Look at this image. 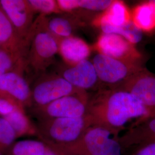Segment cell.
<instances>
[{
  "label": "cell",
  "instance_id": "7402d4cb",
  "mask_svg": "<svg viewBox=\"0 0 155 155\" xmlns=\"http://www.w3.org/2000/svg\"><path fill=\"white\" fill-rule=\"evenodd\" d=\"M99 28L102 31V33L118 35L135 45L143 38V33L135 26L132 20L122 27H113L104 25L100 26Z\"/></svg>",
  "mask_w": 155,
  "mask_h": 155
},
{
  "label": "cell",
  "instance_id": "ffe728a7",
  "mask_svg": "<svg viewBox=\"0 0 155 155\" xmlns=\"http://www.w3.org/2000/svg\"><path fill=\"white\" fill-rule=\"evenodd\" d=\"M25 55L23 54L0 50V77L6 73L13 71L25 74Z\"/></svg>",
  "mask_w": 155,
  "mask_h": 155
},
{
  "label": "cell",
  "instance_id": "4fadbf2b",
  "mask_svg": "<svg viewBox=\"0 0 155 155\" xmlns=\"http://www.w3.org/2000/svg\"><path fill=\"white\" fill-rule=\"evenodd\" d=\"M25 74L9 72L0 77V91L11 96L25 109L32 106V90Z\"/></svg>",
  "mask_w": 155,
  "mask_h": 155
},
{
  "label": "cell",
  "instance_id": "44dd1931",
  "mask_svg": "<svg viewBox=\"0 0 155 155\" xmlns=\"http://www.w3.org/2000/svg\"><path fill=\"white\" fill-rule=\"evenodd\" d=\"M48 145L40 140L27 139L16 141L6 155H45Z\"/></svg>",
  "mask_w": 155,
  "mask_h": 155
},
{
  "label": "cell",
  "instance_id": "8fae6325",
  "mask_svg": "<svg viewBox=\"0 0 155 155\" xmlns=\"http://www.w3.org/2000/svg\"><path fill=\"white\" fill-rule=\"evenodd\" d=\"M0 6L19 37L26 42L36 15L28 0H0Z\"/></svg>",
  "mask_w": 155,
  "mask_h": 155
},
{
  "label": "cell",
  "instance_id": "4316f807",
  "mask_svg": "<svg viewBox=\"0 0 155 155\" xmlns=\"http://www.w3.org/2000/svg\"><path fill=\"white\" fill-rule=\"evenodd\" d=\"M45 155H62L59 153V152H58L57 151H56L55 150H52V148H50L48 147V148L47 150V151L46 152Z\"/></svg>",
  "mask_w": 155,
  "mask_h": 155
},
{
  "label": "cell",
  "instance_id": "5bb4252c",
  "mask_svg": "<svg viewBox=\"0 0 155 155\" xmlns=\"http://www.w3.org/2000/svg\"><path fill=\"white\" fill-rule=\"evenodd\" d=\"M46 26L51 33L58 40L74 36L86 22L75 14L63 13L45 17Z\"/></svg>",
  "mask_w": 155,
  "mask_h": 155
},
{
  "label": "cell",
  "instance_id": "30bf717a",
  "mask_svg": "<svg viewBox=\"0 0 155 155\" xmlns=\"http://www.w3.org/2000/svg\"><path fill=\"white\" fill-rule=\"evenodd\" d=\"M117 89L124 90L133 95L148 111V116L155 111V74L145 67Z\"/></svg>",
  "mask_w": 155,
  "mask_h": 155
},
{
  "label": "cell",
  "instance_id": "3957f363",
  "mask_svg": "<svg viewBox=\"0 0 155 155\" xmlns=\"http://www.w3.org/2000/svg\"><path fill=\"white\" fill-rule=\"evenodd\" d=\"M36 125L38 139L62 155H65L92 125L87 116L39 120Z\"/></svg>",
  "mask_w": 155,
  "mask_h": 155
},
{
  "label": "cell",
  "instance_id": "2e32d148",
  "mask_svg": "<svg viewBox=\"0 0 155 155\" xmlns=\"http://www.w3.org/2000/svg\"><path fill=\"white\" fill-rule=\"evenodd\" d=\"M131 21V12H129L125 2L122 1H113L110 6L106 11L95 17L91 24L97 28L104 25L119 27L127 24Z\"/></svg>",
  "mask_w": 155,
  "mask_h": 155
},
{
  "label": "cell",
  "instance_id": "6da1fadb",
  "mask_svg": "<svg viewBox=\"0 0 155 155\" xmlns=\"http://www.w3.org/2000/svg\"><path fill=\"white\" fill-rule=\"evenodd\" d=\"M148 115V111L139 100L124 90L103 88L90 97L87 116L91 124L119 136L127 123Z\"/></svg>",
  "mask_w": 155,
  "mask_h": 155
},
{
  "label": "cell",
  "instance_id": "52a82bcc",
  "mask_svg": "<svg viewBox=\"0 0 155 155\" xmlns=\"http://www.w3.org/2000/svg\"><path fill=\"white\" fill-rule=\"evenodd\" d=\"M31 90V107L46 105L64 96L86 92L74 87L56 72H45L39 75L35 79Z\"/></svg>",
  "mask_w": 155,
  "mask_h": 155
},
{
  "label": "cell",
  "instance_id": "9a60e30c",
  "mask_svg": "<svg viewBox=\"0 0 155 155\" xmlns=\"http://www.w3.org/2000/svg\"><path fill=\"white\" fill-rule=\"evenodd\" d=\"M91 52L90 45L84 40L74 35L59 40V54L67 65H75L88 59Z\"/></svg>",
  "mask_w": 155,
  "mask_h": 155
},
{
  "label": "cell",
  "instance_id": "83f0119b",
  "mask_svg": "<svg viewBox=\"0 0 155 155\" xmlns=\"http://www.w3.org/2000/svg\"><path fill=\"white\" fill-rule=\"evenodd\" d=\"M148 116H155V111H154L153 113H152V114H150V115Z\"/></svg>",
  "mask_w": 155,
  "mask_h": 155
},
{
  "label": "cell",
  "instance_id": "ac0fdd59",
  "mask_svg": "<svg viewBox=\"0 0 155 155\" xmlns=\"http://www.w3.org/2000/svg\"><path fill=\"white\" fill-rule=\"evenodd\" d=\"M132 20L143 33L155 31V0L141 2L131 12Z\"/></svg>",
  "mask_w": 155,
  "mask_h": 155
},
{
  "label": "cell",
  "instance_id": "277c9868",
  "mask_svg": "<svg viewBox=\"0 0 155 155\" xmlns=\"http://www.w3.org/2000/svg\"><path fill=\"white\" fill-rule=\"evenodd\" d=\"M120 136L106 127L92 125L64 155H122Z\"/></svg>",
  "mask_w": 155,
  "mask_h": 155
},
{
  "label": "cell",
  "instance_id": "603a6c76",
  "mask_svg": "<svg viewBox=\"0 0 155 155\" xmlns=\"http://www.w3.org/2000/svg\"><path fill=\"white\" fill-rule=\"evenodd\" d=\"M17 139L16 133L9 122L0 117V155H7Z\"/></svg>",
  "mask_w": 155,
  "mask_h": 155
},
{
  "label": "cell",
  "instance_id": "e0dca14e",
  "mask_svg": "<svg viewBox=\"0 0 155 155\" xmlns=\"http://www.w3.org/2000/svg\"><path fill=\"white\" fill-rule=\"evenodd\" d=\"M0 45L1 48L25 55L26 42L21 39L0 6Z\"/></svg>",
  "mask_w": 155,
  "mask_h": 155
},
{
  "label": "cell",
  "instance_id": "f546056e",
  "mask_svg": "<svg viewBox=\"0 0 155 155\" xmlns=\"http://www.w3.org/2000/svg\"></svg>",
  "mask_w": 155,
  "mask_h": 155
},
{
  "label": "cell",
  "instance_id": "d4e9b609",
  "mask_svg": "<svg viewBox=\"0 0 155 155\" xmlns=\"http://www.w3.org/2000/svg\"><path fill=\"white\" fill-rule=\"evenodd\" d=\"M18 109L25 110L11 96L0 91V117H4Z\"/></svg>",
  "mask_w": 155,
  "mask_h": 155
},
{
  "label": "cell",
  "instance_id": "5b68a950",
  "mask_svg": "<svg viewBox=\"0 0 155 155\" xmlns=\"http://www.w3.org/2000/svg\"><path fill=\"white\" fill-rule=\"evenodd\" d=\"M92 62L103 88L117 89L142 68L143 64L118 60L97 53Z\"/></svg>",
  "mask_w": 155,
  "mask_h": 155
},
{
  "label": "cell",
  "instance_id": "f1b7e54d",
  "mask_svg": "<svg viewBox=\"0 0 155 155\" xmlns=\"http://www.w3.org/2000/svg\"><path fill=\"white\" fill-rule=\"evenodd\" d=\"M1 49H2V48H1V45H0V50H1Z\"/></svg>",
  "mask_w": 155,
  "mask_h": 155
},
{
  "label": "cell",
  "instance_id": "7a4b0ae2",
  "mask_svg": "<svg viewBox=\"0 0 155 155\" xmlns=\"http://www.w3.org/2000/svg\"><path fill=\"white\" fill-rule=\"evenodd\" d=\"M45 17L39 15L35 20L26 39L25 73L32 75L35 79L55 63L59 54V40L48 31Z\"/></svg>",
  "mask_w": 155,
  "mask_h": 155
},
{
  "label": "cell",
  "instance_id": "cb8c5ba5",
  "mask_svg": "<svg viewBox=\"0 0 155 155\" xmlns=\"http://www.w3.org/2000/svg\"><path fill=\"white\" fill-rule=\"evenodd\" d=\"M28 1L35 14L48 16L63 13L55 0H28Z\"/></svg>",
  "mask_w": 155,
  "mask_h": 155
},
{
  "label": "cell",
  "instance_id": "d6986e66",
  "mask_svg": "<svg viewBox=\"0 0 155 155\" xmlns=\"http://www.w3.org/2000/svg\"><path fill=\"white\" fill-rule=\"evenodd\" d=\"M4 118L13 129L17 138L24 136L37 137L36 125L32 122L25 109H17Z\"/></svg>",
  "mask_w": 155,
  "mask_h": 155
},
{
  "label": "cell",
  "instance_id": "8992f818",
  "mask_svg": "<svg viewBox=\"0 0 155 155\" xmlns=\"http://www.w3.org/2000/svg\"><path fill=\"white\" fill-rule=\"evenodd\" d=\"M89 100L88 93L82 92L64 96L46 105L31 107L29 109L38 121L83 117L87 114Z\"/></svg>",
  "mask_w": 155,
  "mask_h": 155
},
{
  "label": "cell",
  "instance_id": "9c48e42d",
  "mask_svg": "<svg viewBox=\"0 0 155 155\" xmlns=\"http://www.w3.org/2000/svg\"><path fill=\"white\" fill-rule=\"evenodd\" d=\"M56 73L75 88L87 93L103 89L93 62L88 59L72 66L59 64Z\"/></svg>",
  "mask_w": 155,
  "mask_h": 155
},
{
  "label": "cell",
  "instance_id": "7c38bea8",
  "mask_svg": "<svg viewBox=\"0 0 155 155\" xmlns=\"http://www.w3.org/2000/svg\"><path fill=\"white\" fill-rule=\"evenodd\" d=\"M120 142L124 151L155 142V116H145L136 120L120 136Z\"/></svg>",
  "mask_w": 155,
  "mask_h": 155
},
{
  "label": "cell",
  "instance_id": "484cf974",
  "mask_svg": "<svg viewBox=\"0 0 155 155\" xmlns=\"http://www.w3.org/2000/svg\"><path fill=\"white\" fill-rule=\"evenodd\" d=\"M132 155H155V142L139 147L134 150Z\"/></svg>",
  "mask_w": 155,
  "mask_h": 155
},
{
  "label": "cell",
  "instance_id": "ba28073f",
  "mask_svg": "<svg viewBox=\"0 0 155 155\" xmlns=\"http://www.w3.org/2000/svg\"><path fill=\"white\" fill-rule=\"evenodd\" d=\"M94 47L98 53L118 60L143 64V56L127 39L117 34L102 33Z\"/></svg>",
  "mask_w": 155,
  "mask_h": 155
}]
</instances>
